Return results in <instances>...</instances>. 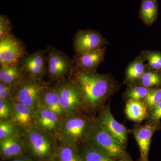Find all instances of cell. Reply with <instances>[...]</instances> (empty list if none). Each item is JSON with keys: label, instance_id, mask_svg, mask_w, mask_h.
I'll list each match as a JSON object with an SVG mask.
<instances>
[{"label": "cell", "instance_id": "obj_1", "mask_svg": "<svg viewBox=\"0 0 161 161\" xmlns=\"http://www.w3.org/2000/svg\"><path fill=\"white\" fill-rule=\"evenodd\" d=\"M80 91L84 108H99L113 89V83L106 75L88 71L76 67L68 77Z\"/></svg>", "mask_w": 161, "mask_h": 161}, {"label": "cell", "instance_id": "obj_2", "mask_svg": "<svg viewBox=\"0 0 161 161\" xmlns=\"http://www.w3.org/2000/svg\"><path fill=\"white\" fill-rule=\"evenodd\" d=\"M26 152L36 161L54 159L58 147V139L54 134L32 127L23 132Z\"/></svg>", "mask_w": 161, "mask_h": 161}, {"label": "cell", "instance_id": "obj_3", "mask_svg": "<svg viewBox=\"0 0 161 161\" xmlns=\"http://www.w3.org/2000/svg\"><path fill=\"white\" fill-rule=\"evenodd\" d=\"M95 119L80 113L63 118L57 134L59 142L78 146L86 142Z\"/></svg>", "mask_w": 161, "mask_h": 161}, {"label": "cell", "instance_id": "obj_4", "mask_svg": "<svg viewBox=\"0 0 161 161\" xmlns=\"http://www.w3.org/2000/svg\"><path fill=\"white\" fill-rule=\"evenodd\" d=\"M86 143L113 159L126 156L124 147L95 119Z\"/></svg>", "mask_w": 161, "mask_h": 161}, {"label": "cell", "instance_id": "obj_5", "mask_svg": "<svg viewBox=\"0 0 161 161\" xmlns=\"http://www.w3.org/2000/svg\"><path fill=\"white\" fill-rule=\"evenodd\" d=\"M43 80L25 75L22 80L13 87L12 99L22 103L36 111L39 107L41 93L48 85Z\"/></svg>", "mask_w": 161, "mask_h": 161}, {"label": "cell", "instance_id": "obj_6", "mask_svg": "<svg viewBox=\"0 0 161 161\" xmlns=\"http://www.w3.org/2000/svg\"><path fill=\"white\" fill-rule=\"evenodd\" d=\"M56 83L64 117L80 113L84 106L81 94L76 84L69 78H63Z\"/></svg>", "mask_w": 161, "mask_h": 161}, {"label": "cell", "instance_id": "obj_7", "mask_svg": "<svg viewBox=\"0 0 161 161\" xmlns=\"http://www.w3.org/2000/svg\"><path fill=\"white\" fill-rule=\"evenodd\" d=\"M47 74L53 81H58L69 77L73 70V62L65 54L53 47H48L47 49Z\"/></svg>", "mask_w": 161, "mask_h": 161}, {"label": "cell", "instance_id": "obj_8", "mask_svg": "<svg viewBox=\"0 0 161 161\" xmlns=\"http://www.w3.org/2000/svg\"><path fill=\"white\" fill-rule=\"evenodd\" d=\"M25 47L22 41L12 34L0 40L1 66L19 64L20 59L26 55Z\"/></svg>", "mask_w": 161, "mask_h": 161}, {"label": "cell", "instance_id": "obj_9", "mask_svg": "<svg viewBox=\"0 0 161 161\" xmlns=\"http://www.w3.org/2000/svg\"><path fill=\"white\" fill-rule=\"evenodd\" d=\"M46 52L38 50L20 59L19 64L24 73L32 78L43 80L47 74V56Z\"/></svg>", "mask_w": 161, "mask_h": 161}, {"label": "cell", "instance_id": "obj_10", "mask_svg": "<svg viewBox=\"0 0 161 161\" xmlns=\"http://www.w3.org/2000/svg\"><path fill=\"white\" fill-rule=\"evenodd\" d=\"M108 43L99 33L92 30L78 31L74 37V47L77 54L105 47Z\"/></svg>", "mask_w": 161, "mask_h": 161}, {"label": "cell", "instance_id": "obj_11", "mask_svg": "<svg viewBox=\"0 0 161 161\" xmlns=\"http://www.w3.org/2000/svg\"><path fill=\"white\" fill-rule=\"evenodd\" d=\"M99 125L110 133L124 147L127 142L126 129L113 117L108 107H106L95 119Z\"/></svg>", "mask_w": 161, "mask_h": 161}, {"label": "cell", "instance_id": "obj_12", "mask_svg": "<svg viewBox=\"0 0 161 161\" xmlns=\"http://www.w3.org/2000/svg\"><path fill=\"white\" fill-rule=\"evenodd\" d=\"M63 119L53 111L39 107L35 111L34 126L57 136Z\"/></svg>", "mask_w": 161, "mask_h": 161}, {"label": "cell", "instance_id": "obj_13", "mask_svg": "<svg viewBox=\"0 0 161 161\" xmlns=\"http://www.w3.org/2000/svg\"><path fill=\"white\" fill-rule=\"evenodd\" d=\"M12 113L10 119L23 130L34 125L35 111L22 103L11 100Z\"/></svg>", "mask_w": 161, "mask_h": 161}, {"label": "cell", "instance_id": "obj_14", "mask_svg": "<svg viewBox=\"0 0 161 161\" xmlns=\"http://www.w3.org/2000/svg\"><path fill=\"white\" fill-rule=\"evenodd\" d=\"M23 131L0 140V153L3 160L23 155L26 152L23 137Z\"/></svg>", "mask_w": 161, "mask_h": 161}, {"label": "cell", "instance_id": "obj_15", "mask_svg": "<svg viewBox=\"0 0 161 161\" xmlns=\"http://www.w3.org/2000/svg\"><path fill=\"white\" fill-rule=\"evenodd\" d=\"M105 47L97 48L81 54H76L72 61L77 67L88 71H95L104 59Z\"/></svg>", "mask_w": 161, "mask_h": 161}, {"label": "cell", "instance_id": "obj_16", "mask_svg": "<svg viewBox=\"0 0 161 161\" xmlns=\"http://www.w3.org/2000/svg\"><path fill=\"white\" fill-rule=\"evenodd\" d=\"M39 107L52 110L64 118L63 111L60 106V97L57 83L53 85H48L44 89L40 96Z\"/></svg>", "mask_w": 161, "mask_h": 161}, {"label": "cell", "instance_id": "obj_17", "mask_svg": "<svg viewBox=\"0 0 161 161\" xmlns=\"http://www.w3.org/2000/svg\"><path fill=\"white\" fill-rule=\"evenodd\" d=\"M155 130V128L151 125H146L139 127L134 131V136L142 158L148 159L151 138Z\"/></svg>", "mask_w": 161, "mask_h": 161}, {"label": "cell", "instance_id": "obj_18", "mask_svg": "<svg viewBox=\"0 0 161 161\" xmlns=\"http://www.w3.org/2000/svg\"><path fill=\"white\" fill-rule=\"evenodd\" d=\"M25 75L19 64L1 66L0 82L14 87L22 80Z\"/></svg>", "mask_w": 161, "mask_h": 161}, {"label": "cell", "instance_id": "obj_19", "mask_svg": "<svg viewBox=\"0 0 161 161\" xmlns=\"http://www.w3.org/2000/svg\"><path fill=\"white\" fill-rule=\"evenodd\" d=\"M158 14V0H142L139 17L146 25H153L156 21Z\"/></svg>", "mask_w": 161, "mask_h": 161}, {"label": "cell", "instance_id": "obj_20", "mask_svg": "<svg viewBox=\"0 0 161 161\" xmlns=\"http://www.w3.org/2000/svg\"><path fill=\"white\" fill-rule=\"evenodd\" d=\"M54 159L56 161H82L78 146L60 142Z\"/></svg>", "mask_w": 161, "mask_h": 161}, {"label": "cell", "instance_id": "obj_21", "mask_svg": "<svg viewBox=\"0 0 161 161\" xmlns=\"http://www.w3.org/2000/svg\"><path fill=\"white\" fill-rule=\"evenodd\" d=\"M125 113L129 119L141 121L147 117V108L140 101L130 99L126 105Z\"/></svg>", "mask_w": 161, "mask_h": 161}, {"label": "cell", "instance_id": "obj_22", "mask_svg": "<svg viewBox=\"0 0 161 161\" xmlns=\"http://www.w3.org/2000/svg\"><path fill=\"white\" fill-rule=\"evenodd\" d=\"M142 56L138 57L128 66L126 72V80L132 83L140 80L145 73V66Z\"/></svg>", "mask_w": 161, "mask_h": 161}, {"label": "cell", "instance_id": "obj_23", "mask_svg": "<svg viewBox=\"0 0 161 161\" xmlns=\"http://www.w3.org/2000/svg\"><path fill=\"white\" fill-rule=\"evenodd\" d=\"M80 152L82 161H115L87 143Z\"/></svg>", "mask_w": 161, "mask_h": 161}, {"label": "cell", "instance_id": "obj_24", "mask_svg": "<svg viewBox=\"0 0 161 161\" xmlns=\"http://www.w3.org/2000/svg\"><path fill=\"white\" fill-rule=\"evenodd\" d=\"M142 58L147 61V66L155 71H161V52L147 51L143 52Z\"/></svg>", "mask_w": 161, "mask_h": 161}, {"label": "cell", "instance_id": "obj_25", "mask_svg": "<svg viewBox=\"0 0 161 161\" xmlns=\"http://www.w3.org/2000/svg\"><path fill=\"white\" fill-rule=\"evenodd\" d=\"M10 119L0 120V140L23 131Z\"/></svg>", "mask_w": 161, "mask_h": 161}, {"label": "cell", "instance_id": "obj_26", "mask_svg": "<svg viewBox=\"0 0 161 161\" xmlns=\"http://www.w3.org/2000/svg\"><path fill=\"white\" fill-rule=\"evenodd\" d=\"M141 85L146 87L156 86L161 84V74L158 72H145L140 79Z\"/></svg>", "mask_w": 161, "mask_h": 161}, {"label": "cell", "instance_id": "obj_27", "mask_svg": "<svg viewBox=\"0 0 161 161\" xmlns=\"http://www.w3.org/2000/svg\"><path fill=\"white\" fill-rule=\"evenodd\" d=\"M150 90L149 88L142 86L132 87L128 91L127 95L130 99L141 101L145 99Z\"/></svg>", "mask_w": 161, "mask_h": 161}, {"label": "cell", "instance_id": "obj_28", "mask_svg": "<svg viewBox=\"0 0 161 161\" xmlns=\"http://www.w3.org/2000/svg\"><path fill=\"white\" fill-rule=\"evenodd\" d=\"M145 100L148 107L155 106L161 101V89L150 90Z\"/></svg>", "mask_w": 161, "mask_h": 161}, {"label": "cell", "instance_id": "obj_29", "mask_svg": "<svg viewBox=\"0 0 161 161\" xmlns=\"http://www.w3.org/2000/svg\"><path fill=\"white\" fill-rule=\"evenodd\" d=\"M11 100L0 99V120L10 119L12 113Z\"/></svg>", "mask_w": 161, "mask_h": 161}, {"label": "cell", "instance_id": "obj_30", "mask_svg": "<svg viewBox=\"0 0 161 161\" xmlns=\"http://www.w3.org/2000/svg\"><path fill=\"white\" fill-rule=\"evenodd\" d=\"M12 25L7 16L0 15V40L10 34Z\"/></svg>", "mask_w": 161, "mask_h": 161}, {"label": "cell", "instance_id": "obj_31", "mask_svg": "<svg viewBox=\"0 0 161 161\" xmlns=\"http://www.w3.org/2000/svg\"><path fill=\"white\" fill-rule=\"evenodd\" d=\"M13 87L0 82V99L12 100Z\"/></svg>", "mask_w": 161, "mask_h": 161}, {"label": "cell", "instance_id": "obj_32", "mask_svg": "<svg viewBox=\"0 0 161 161\" xmlns=\"http://www.w3.org/2000/svg\"><path fill=\"white\" fill-rule=\"evenodd\" d=\"M151 117L154 121H159L161 119V101L152 108Z\"/></svg>", "mask_w": 161, "mask_h": 161}, {"label": "cell", "instance_id": "obj_33", "mask_svg": "<svg viewBox=\"0 0 161 161\" xmlns=\"http://www.w3.org/2000/svg\"><path fill=\"white\" fill-rule=\"evenodd\" d=\"M10 161H32L31 159L24 156L22 155L21 156L15 158L11 159Z\"/></svg>", "mask_w": 161, "mask_h": 161}, {"label": "cell", "instance_id": "obj_34", "mask_svg": "<svg viewBox=\"0 0 161 161\" xmlns=\"http://www.w3.org/2000/svg\"><path fill=\"white\" fill-rule=\"evenodd\" d=\"M118 161H132L131 160V159L129 158L127 156H125L123 158L120 159Z\"/></svg>", "mask_w": 161, "mask_h": 161}, {"label": "cell", "instance_id": "obj_35", "mask_svg": "<svg viewBox=\"0 0 161 161\" xmlns=\"http://www.w3.org/2000/svg\"><path fill=\"white\" fill-rule=\"evenodd\" d=\"M139 161H148V159H145L144 158H142V157H141L140 160Z\"/></svg>", "mask_w": 161, "mask_h": 161}, {"label": "cell", "instance_id": "obj_36", "mask_svg": "<svg viewBox=\"0 0 161 161\" xmlns=\"http://www.w3.org/2000/svg\"><path fill=\"white\" fill-rule=\"evenodd\" d=\"M47 161H56V160H55V159H53Z\"/></svg>", "mask_w": 161, "mask_h": 161}]
</instances>
